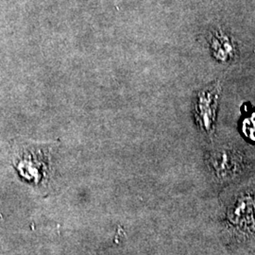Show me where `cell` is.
<instances>
[{"label":"cell","mask_w":255,"mask_h":255,"mask_svg":"<svg viewBox=\"0 0 255 255\" xmlns=\"http://www.w3.org/2000/svg\"><path fill=\"white\" fill-rule=\"evenodd\" d=\"M210 169L219 181H231L246 166L243 154L235 149L222 148L213 151L208 157Z\"/></svg>","instance_id":"cell-2"},{"label":"cell","mask_w":255,"mask_h":255,"mask_svg":"<svg viewBox=\"0 0 255 255\" xmlns=\"http://www.w3.org/2000/svg\"><path fill=\"white\" fill-rule=\"evenodd\" d=\"M209 44L213 56L219 62L229 63L237 56V46L233 38L222 30H216L211 33Z\"/></svg>","instance_id":"cell-4"},{"label":"cell","mask_w":255,"mask_h":255,"mask_svg":"<svg viewBox=\"0 0 255 255\" xmlns=\"http://www.w3.org/2000/svg\"><path fill=\"white\" fill-rule=\"evenodd\" d=\"M220 94V82H216L201 88L195 96V121L201 132L207 136H212L215 132Z\"/></svg>","instance_id":"cell-1"},{"label":"cell","mask_w":255,"mask_h":255,"mask_svg":"<svg viewBox=\"0 0 255 255\" xmlns=\"http://www.w3.org/2000/svg\"><path fill=\"white\" fill-rule=\"evenodd\" d=\"M18 159L17 164L27 163V165L18 167L21 173L27 179H32L33 181H41L44 176L47 174L48 157L44 153L42 148L34 150H25Z\"/></svg>","instance_id":"cell-3"},{"label":"cell","mask_w":255,"mask_h":255,"mask_svg":"<svg viewBox=\"0 0 255 255\" xmlns=\"http://www.w3.org/2000/svg\"><path fill=\"white\" fill-rule=\"evenodd\" d=\"M242 131L249 140L255 142V113L244 119L242 123Z\"/></svg>","instance_id":"cell-5"}]
</instances>
